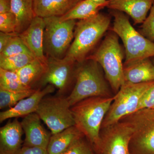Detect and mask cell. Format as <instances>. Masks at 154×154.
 <instances>
[{
  "label": "cell",
  "instance_id": "1",
  "mask_svg": "<svg viewBox=\"0 0 154 154\" xmlns=\"http://www.w3.org/2000/svg\"><path fill=\"white\" fill-rule=\"evenodd\" d=\"M113 99L114 96L91 97L71 108L75 126L87 138L95 150L99 145L102 122Z\"/></svg>",
  "mask_w": 154,
  "mask_h": 154
},
{
  "label": "cell",
  "instance_id": "2",
  "mask_svg": "<svg viewBox=\"0 0 154 154\" xmlns=\"http://www.w3.org/2000/svg\"><path fill=\"white\" fill-rule=\"evenodd\" d=\"M111 17L99 13L90 19L76 22L74 37L64 57L77 63L82 62L90 55L110 27Z\"/></svg>",
  "mask_w": 154,
  "mask_h": 154
},
{
  "label": "cell",
  "instance_id": "3",
  "mask_svg": "<svg viewBox=\"0 0 154 154\" xmlns=\"http://www.w3.org/2000/svg\"><path fill=\"white\" fill-rule=\"evenodd\" d=\"M75 72V84L67 98L71 107L91 97H110V89L101 66L91 60L78 63Z\"/></svg>",
  "mask_w": 154,
  "mask_h": 154
},
{
  "label": "cell",
  "instance_id": "4",
  "mask_svg": "<svg viewBox=\"0 0 154 154\" xmlns=\"http://www.w3.org/2000/svg\"><path fill=\"white\" fill-rule=\"evenodd\" d=\"M118 37L111 30L106 35L99 47L86 59L95 61L100 65L105 72L106 79L116 93L125 83L122 63L124 52Z\"/></svg>",
  "mask_w": 154,
  "mask_h": 154
},
{
  "label": "cell",
  "instance_id": "5",
  "mask_svg": "<svg viewBox=\"0 0 154 154\" xmlns=\"http://www.w3.org/2000/svg\"><path fill=\"white\" fill-rule=\"evenodd\" d=\"M110 14L113 18L111 30L120 37L125 49V60L123 65L154 57V42L134 28L127 15L115 10H110Z\"/></svg>",
  "mask_w": 154,
  "mask_h": 154
},
{
  "label": "cell",
  "instance_id": "6",
  "mask_svg": "<svg viewBox=\"0 0 154 154\" xmlns=\"http://www.w3.org/2000/svg\"><path fill=\"white\" fill-rule=\"evenodd\" d=\"M43 19L45 54L47 58H63L74 39L76 21H61L58 17Z\"/></svg>",
  "mask_w": 154,
  "mask_h": 154
},
{
  "label": "cell",
  "instance_id": "7",
  "mask_svg": "<svg viewBox=\"0 0 154 154\" xmlns=\"http://www.w3.org/2000/svg\"><path fill=\"white\" fill-rule=\"evenodd\" d=\"M154 85V81L140 84L125 82L114 96V99L102 123V128L119 122L137 111L142 96Z\"/></svg>",
  "mask_w": 154,
  "mask_h": 154
},
{
  "label": "cell",
  "instance_id": "8",
  "mask_svg": "<svg viewBox=\"0 0 154 154\" xmlns=\"http://www.w3.org/2000/svg\"><path fill=\"white\" fill-rule=\"evenodd\" d=\"M120 121L127 122L132 128L130 154H154V108L137 110Z\"/></svg>",
  "mask_w": 154,
  "mask_h": 154
},
{
  "label": "cell",
  "instance_id": "9",
  "mask_svg": "<svg viewBox=\"0 0 154 154\" xmlns=\"http://www.w3.org/2000/svg\"><path fill=\"white\" fill-rule=\"evenodd\" d=\"M71 108L67 97L61 95L45 96L36 113L53 134L75 125Z\"/></svg>",
  "mask_w": 154,
  "mask_h": 154
},
{
  "label": "cell",
  "instance_id": "10",
  "mask_svg": "<svg viewBox=\"0 0 154 154\" xmlns=\"http://www.w3.org/2000/svg\"><path fill=\"white\" fill-rule=\"evenodd\" d=\"M132 134L131 127L123 121L102 128L96 151L99 154H130L129 146Z\"/></svg>",
  "mask_w": 154,
  "mask_h": 154
},
{
  "label": "cell",
  "instance_id": "11",
  "mask_svg": "<svg viewBox=\"0 0 154 154\" xmlns=\"http://www.w3.org/2000/svg\"><path fill=\"white\" fill-rule=\"evenodd\" d=\"M48 66L45 75L39 82V87L52 85L58 90L59 95L63 96L68 90L75 79L77 63L64 57L62 59L48 58Z\"/></svg>",
  "mask_w": 154,
  "mask_h": 154
},
{
  "label": "cell",
  "instance_id": "12",
  "mask_svg": "<svg viewBox=\"0 0 154 154\" xmlns=\"http://www.w3.org/2000/svg\"><path fill=\"white\" fill-rule=\"evenodd\" d=\"M55 87L48 85L43 89L38 88L31 96L22 99L13 107L0 113V122H2L9 119L25 117L36 113L42 99L48 94L54 93Z\"/></svg>",
  "mask_w": 154,
  "mask_h": 154
},
{
  "label": "cell",
  "instance_id": "13",
  "mask_svg": "<svg viewBox=\"0 0 154 154\" xmlns=\"http://www.w3.org/2000/svg\"><path fill=\"white\" fill-rule=\"evenodd\" d=\"M45 28L44 19L36 16L29 27L19 35L35 58L48 64L43 45Z\"/></svg>",
  "mask_w": 154,
  "mask_h": 154
},
{
  "label": "cell",
  "instance_id": "14",
  "mask_svg": "<svg viewBox=\"0 0 154 154\" xmlns=\"http://www.w3.org/2000/svg\"><path fill=\"white\" fill-rule=\"evenodd\" d=\"M41 120L36 113L23 117L21 124L25 134L24 146L47 149L51 135L42 126Z\"/></svg>",
  "mask_w": 154,
  "mask_h": 154
},
{
  "label": "cell",
  "instance_id": "15",
  "mask_svg": "<svg viewBox=\"0 0 154 154\" xmlns=\"http://www.w3.org/2000/svg\"><path fill=\"white\" fill-rule=\"evenodd\" d=\"M154 3V0H108L106 8L125 13L137 25L144 22Z\"/></svg>",
  "mask_w": 154,
  "mask_h": 154
},
{
  "label": "cell",
  "instance_id": "16",
  "mask_svg": "<svg viewBox=\"0 0 154 154\" xmlns=\"http://www.w3.org/2000/svg\"><path fill=\"white\" fill-rule=\"evenodd\" d=\"M24 132L17 119L0 128V154H16L21 148Z\"/></svg>",
  "mask_w": 154,
  "mask_h": 154
},
{
  "label": "cell",
  "instance_id": "17",
  "mask_svg": "<svg viewBox=\"0 0 154 154\" xmlns=\"http://www.w3.org/2000/svg\"><path fill=\"white\" fill-rule=\"evenodd\" d=\"M125 82L140 84L154 81V65L150 58H146L123 65Z\"/></svg>",
  "mask_w": 154,
  "mask_h": 154
},
{
  "label": "cell",
  "instance_id": "18",
  "mask_svg": "<svg viewBox=\"0 0 154 154\" xmlns=\"http://www.w3.org/2000/svg\"><path fill=\"white\" fill-rule=\"evenodd\" d=\"M82 0H34L36 16L42 18L63 16Z\"/></svg>",
  "mask_w": 154,
  "mask_h": 154
},
{
  "label": "cell",
  "instance_id": "19",
  "mask_svg": "<svg viewBox=\"0 0 154 154\" xmlns=\"http://www.w3.org/2000/svg\"><path fill=\"white\" fill-rule=\"evenodd\" d=\"M84 137L75 125L52 134L47 147L48 154H61L75 142Z\"/></svg>",
  "mask_w": 154,
  "mask_h": 154
},
{
  "label": "cell",
  "instance_id": "20",
  "mask_svg": "<svg viewBox=\"0 0 154 154\" xmlns=\"http://www.w3.org/2000/svg\"><path fill=\"white\" fill-rule=\"evenodd\" d=\"M33 3L34 0H11V11L17 19V34L25 31L36 17Z\"/></svg>",
  "mask_w": 154,
  "mask_h": 154
},
{
  "label": "cell",
  "instance_id": "21",
  "mask_svg": "<svg viewBox=\"0 0 154 154\" xmlns=\"http://www.w3.org/2000/svg\"><path fill=\"white\" fill-rule=\"evenodd\" d=\"M48 64L35 58L17 72L21 82L26 87L33 89V86L40 82L48 69Z\"/></svg>",
  "mask_w": 154,
  "mask_h": 154
},
{
  "label": "cell",
  "instance_id": "22",
  "mask_svg": "<svg viewBox=\"0 0 154 154\" xmlns=\"http://www.w3.org/2000/svg\"><path fill=\"white\" fill-rule=\"evenodd\" d=\"M104 8V6L96 4L91 0H82L60 19L61 21L90 19L99 14L100 10Z\"/></svg>",
  "mask_w": 154,
  "mask_h": 154
},
{
  "label": "cell",
  "instance_id": "23",
  "mask_svg": "<svg viewBox=\"0 0 154 154\" xmlns=\"http://www.w3.org/2000/svg\"><path fill=\"white\" fill-rule=\"evenodd\" d=\"M35 59L32 54L26 53L0 58V68L17 72Z\"/></svg>",
  "mask_w": 154,
  "mask_h": 154
},
{
  "label": "cell",
  "instance_id": "24",
  "mask_svg": "<svg viewBox=\"0 0 154 154\" xmlns=\"http://www.w3.org/2000/svg\"><path fill=\"white\" fill-rule=\"evenodd\" d=\"M0 89L11 91H22L32 89L24 85L17 72L0 68Z\"/></svg>",
  "mask_w": 154,
  "mask_h": 154
},
{
  "label": "cell",
  "instance_id": "25",
  "mask_svg": "<svg viewBox=\"0 0 154 154\" xmlns=\"http://www.w3.org/2000/svg\"><path fill=\"white\" fill-rule=\"evenodd\" d=\"M36 89L22 91H11L0 89V109L13 107L22 99L33 94Z\"/></svg>",
  "mask_w": 154,
  "mask_h": 154
},
{
  "label": "cell",
  "instance_id": "26",
  "mask_svg": "<svg viewBox=\"0 0 154 154\" xmlns=\"http://www.w3.org/2000/svg\"><path fill=\"white\" fill-rule=\"evenodd\" d=\"M24 53L33 55L19 34L16 33L11 37L2 52L0 53V58L6 57Z\"/></svg>",
  "mask_w": 154,
  "mask_h": 154
},
{
  "label": "cell",
  "instance_id": "27",
  "mask_svg": "<svg viewBox=\"0 0 154 154\" xmlns=\"http://www.w3.org/2000/svg\"><path fill=\"white\" fill-rule=\"evenodd\" d=\"M17 19L11 11L0 14V31L3 33H16Z\"/></svg>",
  "mask_w": 154,
  "mask_h": 154
},
{
  "label": "cell",
  "instance_id": "28",
  "mask_svg": "<svg viewBox=\"0 0 154 154\" xmlns=\"http://www.w3.org/2000/svg\"><path fill=\"white\" fill-rule=\"evenodd\" d=\"M139 32L152 42H154V3L152 6L149 14L140 26Z\"/></svg>",
  "mask_w": 154,
  "mask_h": 154
},
{
  "label": "cell",
  "instance_id": "29",
  "mask_svg": "<svg viewBox=\"0 0 154 154\" xmlns=\"http://www.w3.org/2000/svg\"><path fill=\"white\" fill-rule=\"evenodd\" d=\"M60 154H94L92 147L83 137L75 142Z\"/></svg>",
  "mask_w": 154,
  "mask_h": 154
},
{
  "label": "cell",
  "instance_id": "30",
  "mask_svg": "<svg viewBox=\"0 0 154 154\" xmlns=\"http://www.w3.org/2000/svg\"><path fill=\"white\" fill-rule=\"evenodd\" d=\"M154 107V85L142 96L138 106L137 111L141 109L153 108Z\"/></svg>",
  "mask_w": 154,
  "mask_h": 154
},
{
  "label": "cell",
  "instance_id": "31",
  "mask_svg": "<svg viewBox=\"0 0 154 154\" xmlns=\"http://www.w3.org/2000/svg\"><path fill=\"white\" fill-rule=\"evenodd\" d=\"M16 154H49L47 149L39 147L23 146Z\"/></svg>",
  "mask_w": 154,
  "mask_h": 154
},
{
  "label": "cell",
  "instance_id": "32",
  "mask_svg": "<svg viewBox=\"0 0 154 154\" xmlns=\"http://www.w3.org/2000/svg\"><path fill=\"white\" fill-rule=\"evenodd\" d=\"M16 33H8L0 32V53L2 52L3 49L5 47L11 37Z\"/></svg>",
  "mask_w": 154,
  "mask_h": 154
},
{
  "label": "cell",
  "instance_id": "33",
  "mask_svg": "<svg viewBox=\"0 0 154 154\" xmlns=\"http://www.w3.org/2000/svg\"><path fill=\"white\" fill-rule=\"evenodd\" d=\"M11 0H0V14L11 11Z\"/></svg>",
  "mask_w": 154,
  "mask_h": 154
},
{
  "label": "cell",
  "instance_id": "34",
  "mask_svg": "<svg viewBox=\"0 0 154 154\" xmlns=\"http://www.w3.org/2000/svg\"><path fill=\"white\" fill-rule=\"evenodd\" d=\"M92 2L98 5H101L106 7L108 2V0H91Z\"/></svg>",
  "mask_w": 154,
  "mask_h": 154
},
{
  "label": "cell",
  "instance_id": "35",
  "mask_svg": "<svg viewBox=\"0 0 154 154\" xmlns=\"http://www.w3.org/2000/svg\"><path fill=\"white\" fill-rule=\"evenodd\" d=\"M153 59L152 60V61L154 65V57H152Z\"/></svg>",
  "mask_w": 154,
  "mask_h": 154
},
{
  "label": "cell",
  "instance_id": "36",
  "mask_svg": "<svg viewBox=\"0 0 154 154\" xmlns=\"http://www.w3.org/2000/svg\"><path fill=\"white\" fill-rule=\"evenodd\" d=\"M153 108H154V107Z\"/></svg>",
  "mask_w": 154,
  "mask_h": 154
}]
</instances>
